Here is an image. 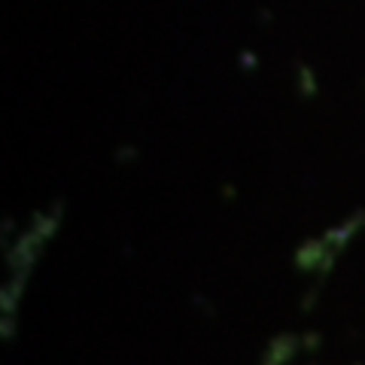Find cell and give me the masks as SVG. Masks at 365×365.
Instances as JSON below:
<instances>
[{"label": "cell", "mask_w": 365, "mask_h": 365, "mask_svg": "<svg viewBox=\"0 0 365 365\" xmlns=\"http://www.w3.org/2000/svg\"><path fill=\"white\" fill-rule=\"evenodd\" d=\"M299 83H302V88H307V95H314V79H311V71H299Z\"/></svg>", "instance_id": "obj_1"}]
</instances>
